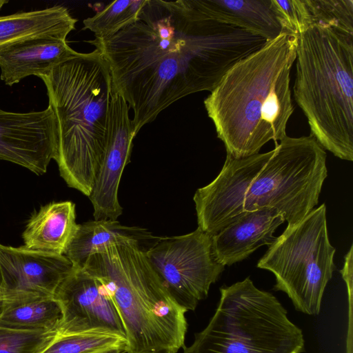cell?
<instances>
[{
	"label": "cell",
	"instance_id": "obj_1",
	"mask_svg": "<svg viewBox=\"0 0 353 353\" xmlns=\"http://www.w3.org/2000/svg\"><path fill=\"white\" fill-rule=\"evenodd\" d=\"M267 41L210 19L201 0H146L133 23L87 41L108 63L114 91L132 110L136 134L177 100L212 91L235 64Z\"/></svg>",
	"mask_w": 353,
	"mask_h": 353
},
{
	"label": "cell",
	"instance_id": "obj_2",
	"mask_svg": "<svg viewBox=\"0 0 353 353\" xmlns=\"http://www.w3.org/2000/svg\"><path fill=\"white\" fill-rule=\"evenodd\" d=\"M297 36L281 31L235 64L204 100L208 117L228 154L239 159L259 153L286 134L293 113L290 70Z\"/></svg>",
	"mask_w": 353,
	"mask_h": 353
},
{
	"label": "cell",
	"instance_id": "obj_3",
	"mask_svg": "<svg viewBox=\"0 0 353 353\" xmlns=\"http://www.w3.org/2000/svg\"><path fill=\"white\" fill-rule=\"evenodd\" d=\"M57 129L55 161L67 185L89 196L103 159L112 79L101 52H77L40 77Z\"/></svg>",
	"mask_w": 353,
	"mask_h": 353
},
{
	"label": "cell",
	"instance_id": "obj_4",
	"mask_svg": "<svg viewBox=\"0 0 353 353\" xmlns=\"http://www.w3.org/2000/svg\"><path fill=\"white\" fill-rule=\"evenodd\" d=\"M83 269L110 294L125 328L126 353H176L184 347L187 310L164 285L141 241L111 242L92 253Z\"/></svg>",
	"mask_w": 353,
	"mask_h": 353
},
{
	"label": "cell",
	"instance_id": "obj_5",
	"mask_svg": "<svg viewBox=\"0 0 353 353\" xmlns=\"http://www.w3.org/2000/svg\"><path fill=\"white\" fill-rule=\"evenodd\" d=\"M296 102L312 135L335 157L353 161V33L315 23L297 36Z\"/></svg>",
	"mask_w": 353,
	"mask_h": 353
},
{
	"label": "cell",
	"instance_id": "obj_6",
	"mask_svg": "<svg viewBox=\"0 0 353 353\" xmlns=\"http://www.w3.org/2000/svg\"><path fill=\"white\" fill-rule=\"evenodd\" d=\"M217 308L208 325L183 353H301L302 330L271 293L249 277L220 288Z\"/></svg>",
	"mask_w": 353,
	"mask_h": 353
},
{
	"label": "cell",
	"instance_id": "obj_7",
	"mask_svg": "<svg viewBox=\"0 0 353 353\" xmlns=\"http://www.w3.org/2000/svg\"><path fill=\"white\" fill-rule=\"evenodd\" d=\"M335 251L329 240L323 203L297 224L287 226L257 267L274 274V289L286 293L296 310L317 315L334 270Z\"/></svg>",
	"mask_w": 353,
	"mask_h": 353
},
{
	"label": "cell",
	"instance_id": "obj_8",
	"mask_svg": "<svg viewBox=\"0 0 353 353\" xmlns=\"http://www.w3.org/2000/svg\"><path fill=\"white\" fill-rule=\"evenodd\" d=\"M252 182L244 211L275 209L293 226L318 204L327 176L326 152L312 136H286Z\"/></svg>",
	"mask_w": 353,
	"mask_h": 353
},
{
	"label": "cell",
	"instance_id": "obj_9",
	"mask_svg": "<svg viewBox=\"0 0 353 353\" xmlns=\"http://www.w3.org/2000/svg\"><path fill=\"white\" fill-rule=\"evenodd\" d=\"M145 254L170 294L187 312L207 297L225 268L215 258L212 236L199 228L181 236L158 237Z\"/></svg>",
	"mask_w": 353,
	"mask_h": 353
},
{
	"label": "cell",
	"instance_id": "obj_10",
	"mask_svg": "<svg viewBox=\"0 0 353 353\" xmlns=\"http://www.w3.org/2000/svg\"><path fill=\"white\" fill-rule=\"evenodd\" d=\"M272 152L239 159L227 154L219 175L194 193L199 228L214 236L245 212L246 193Z\"/></svg>",
	"mask_w": 353,
	"mask_h": 353
},
{
	"label": "cell",
	"instance_id": "obj_11",
	"mask_svg": "<svg viewBox=\"0 0 353 353\" xmlns=\"http://www.w3.org/2000/svg\"><path fill=\"white\" fill-rule=\"evenodd\" d=\"M54 297L63 314L57 335L103 331L126 339L121 317L105 285L84 269L74 268Z\"/></svg>",
	"mask_w": 353,
	"mask_h": 353
},
{
	"label": "cell",
	"instance_id": "obj_12",
	"mask_svg": "<svg viewBox=\"0 0 353 353\" xmlns=\"http://www.w3.org/2000/svg\"><path fill=\"white\" fill-rule=\"evenodd\" d=\"M129 110L125 99L113 91L105 153L88 196L94 220L117 221L123 212L118 198L119 187L124 168L130 162L132 141L137 135Z\"/></svg>",
	"mask_w": 353,
	"mask_h": 353
},
{
	"label": "cell",
	"instance_id": "obj_13",
	"mask_svg": "<svg viewBox=\"0 0 353 353\" xmlns=\"http://www.w3.org/2000/svg\"><path fill=\"white\" fill-rule=\"evenodd\" d=\"M57 152V123L50 106L28 113L0 109V159L43 174Z\"/></svg>",
	"mask_w": 353,
	"mask_h": 353
},
{
	"label": "cell",
	"instance_id": "obj_14",
	"mask_svg": "<svg viewBox=\"0 0 353 353\" xmlns=\"http://www.w3.org/2000/svg\"><path fill=\"white\" fill-rule=\"evenodd\" d=\"M74 267L63 254L0 243L1 285L14 301L54 296Z\"/></svg>",
	"mask_w": 353,
	"mask_h": 353
},
{
	"label": "cell",
	"instance_id": "obj_15",
	"mask_svg": "<svg viewBox=\"0 0 353 353\" xmlns=\"http://www.w3.org/2000/svg\"><path fill=\"white\" fill-rule=\"evenodd\" d=\"M285 219L275 209L265 208L245 211L216 234L212 248L218 263L231 265L248 258L263 245H271L273 235Z\"/></svg>",
	"mask_w": 353,
	"mask_h": 353
},
{
	"label": "cell",
	"instance_id": "obj_16",
	"mask_svg": "<svg viewBox=\"0 0 353 353\" xmlns=\"http://www.w3.org/2000/svg\"><path fill=\"white\" fill-rule=\"evenodd\" d=\"M77 52L65 39L52 35L16 41L0 49L1 79L12 86L28 76L40 77Z\"/></svg>",
	"mask_w": 353,
	"mask_h": 353
},
{
	"label": "cell",
	"instance_id": "obj_17",
	"mask_svg": "<svg viewBox=\"0 0 353 353\" xmlns=\"http://www.w3.org/2000/svg\"><path fill=\"white\" fill-rule=\"evenodd\" d=\"M78 225L74 203L67 201L48 203L28 221L23 232L24 246L64 254Z\"/></svg>",
	"mask_w": 353,
	"mask_h": 353
},
{
	"label": "cell",
	"instance_id": "obj_18",
	"mask_svg": "<svg viewBox=\"0 0 353 353\" xmlns=\"http://www.w3.org/2000/svg\"><path fill=\"white\" fill-rule=\"evenodd\" d=\"M77 21L62 6L0 17V49L20 40L42 35L66 39L75 29Z\"/></svg>",
	"mask_w": 353,
	"mask_h": 353
},
{
	"label": "cell",
	"instance_id": "obj_19",
	"mask_svg": "<svg viewBox=\"0 0 353 353\" xmlns=\"http://www.w3.org/2000/svg\"><path fill=\"white\" fill-rule=\"evenodd\" d=\"M201 3L210 19L245 29L268 41L282 31L271 0H201Z\"/></svg>",
	"mask_w": 353,
	"mask_h": 353
},
{
	"label": "cell",
	"instance_id": "obj_20",
	"mask_svg": "<svg viewBox=\"0 0 353 353\" xmlns=\"http://www.w3.org/2000/svg\"><path fill=\"white\" fill-rule=\"evenodd\" d=\"M127 237L139 241L157 238L146 229L122 225L118 221L93 220L79 224L63 255L74 268L83 269L92 253L111 242Z\"/></svg>",
	"mask_w": 353,
	"mask_h": 353
},
{
	"label": "cell",
	"instance_id": "obj_21",
	"mask_svg": "<svg viewBox=\"0 0 353 353\" xmlns=\"http://www.w3.org/2000/svg\"><path fill=\"white\" fill-rule=\"evenodd\" d=\"M62 310L54 296H35L6 303L0 310V327L26 331H57Z\"/></svg>",
	"mask_w": 353,
	"mask_h": 353
},
{
	"label": "cell",
	"instance_id": "obj_22",
	"mask_svg": "<svg viewBox=\"0 0 353 353\" xmlns=\"http://www.w3.org/2000/svg\"><path fill=\"white\" fill-rule=\"evenodd\" d=\"M146 0H117L94 16L85 19L83 30L92 31L95 37L111 36L133 23Z\"/></svg>",
	"mask_w": 353,
	"mask_h": 353
},
{
	"label": "cell",
	"instance_id": "obj_23",
	"mask_svg": "<svg viewBox=\"0 0 353 353\" xmlns=\"http://www.w3.org/2000/svg\"><path fill=\"white\" fill-rule=\"evenodd\" d=\"M124 347L127 340L117 334L103 331H88L57 336L41 353H100Z\"/></svg>",
	"mask_w": 353,
	"mask_h": 353
},
{
	"label": "cell",
	"instance_id": "obj_24",
	"mask_svg": "<svg viewBox=\"0 0 353 353\" xmlns=\"http://www.w3.org/2000/svg\"><path fill=\"white\" fill-rule=\"evenodd\" d=\"M57 331H26L0 327V353H41Z\"/></svg>",
	"mask_w": 353,
	"mask_h": 353
},
{
	"label": "cell",
	"instance_id": "obj_25",
	"mask_svg": "<svg viewBox=\"0 0 353 353\" xmlns=\"http://www.w3.org/2000/svg\"><path fill=\"white\" fill-rule=\"evenodd\" d=\"M307 1L313 24H329L353 33L352 0Z\"/></svg>",
	"mask_w": 353,
	"mask_h": 353
},
{
	"label": "cell",
	"instance_id": "obj_26",
	"mask_svg": "<svg viewBox=\"0 0 353 353\" xmlns=\"http://www.w3.org/2000/svg\"><path fill=\"white\" fill-rule=\"evenodd\" d=\"M353 246H350L349 252L345 256V262L343 268L341 270V273L344 281L346 283L350 300L351 301L352 293V269H353Z\"/></svg>",
	"mask_w": 353,
	"mask_h": 353
},
{
	"label": "cell",
	"instance_id": "obj_27",
	"mask_svg": "<svg viewBox=\"0 0 353 353\" xmlns=\"http://www.w3.org/2000/svg\"><path fill=\"white\" fill-rule=\"evenodd\" d=\"M13 301L11 294L0 285V310L6 303Z\"/></svg>",
	"mask_w": 353,
	"mask_h": 353
},
{
	"label": "cell",
	"instance_id": "obj_28",
	"mask_svg": "<svg viewBox=\"0 0 353 353\" xmlns=\"http://www.w3.org/2000/svg\"><path fill=\"white\" fill-rule=\"evenodd\" d=\"M100 353H126V349L124 347L113 348Z\"/></svg>",
	"mask_w": 353,
	"mask_h": 353
},
{
	"label": "cell",
	"instance_id": "obj_29",
	"mask_svg": "<svg viewBox=\"0 0 353 353\" xmlns=\"http://www.w3.org/2000/svg\"><path fill=\"white\" fill-rule=\"evenodd\" d=\"M8 2V1L6 0H0V9Z\"/></svg>",
	"mask_w": 353,
	"mask_h": 353
},
{
	"label": "cell",
	"instance_id": "obj_30",
	"mask_svg": "<svg viewBox=\"0 0 353 353\" xmlns=\"http://www.w3.org/2000/svg\"><path fill=\"white\" fill-rule=\"evenodd\" d=\"M1 273H0V285H1Z\"/></svg>",
	"mask_w": 353,
	"mask_h": 353
}]
</instances>
